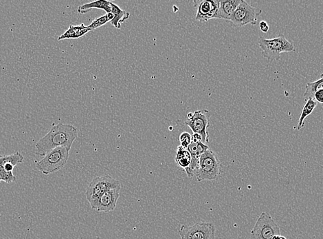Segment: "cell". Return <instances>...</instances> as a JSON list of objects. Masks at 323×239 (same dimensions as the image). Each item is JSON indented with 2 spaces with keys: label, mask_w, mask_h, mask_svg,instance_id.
Listing matches in <instances>:
<instances>
[{
  "label": "cell",
  "mask_w": 323,
  "mask_h": 239,
  "mask_svg": "<svg viewBox=\"0 0 323 239\" xmlns=\"http://www.w3.org/2000/svg\"><path fill=\"white\" fill-rule=\"evenodd\" d=\"M77 137L78 130L75 126L62 123L53 125L50 131L36 144L35 155L44 157L58 147H65L70 151Z\"/></svg>",
  "instance_id": "cell-1"
},
{
  "label": "cell",
  "mask_w": 323,
  "mask_h": 239,
  "mask_svg": "<svg viewBox=\"0 0 323 239\" xmlns=\"http://www.w3.org/2000/svg\"><path fill=\"white\" fill-rule=\"evenodd\" d=\"M257 42L261 49L262 56L270 61L280 60L281 53L295 51L294 43L283 35L273 39L259 37Z\"/></svg>",
  "instance_id": "cell-2"
},
{
  "label": "cell",
  "mask_w": 323,
  "mask_h": 239,
  "mask_svg": "<svg viewBox=\"0 0 323 239\" xmlns=\"http://www.w3.org/2000/svg\"><path fill=\"white\" fill-rule=\"evenodd\" d=\"M220 168L221 164L216 154L208 149L199 157L194 170V176L199 182L213 181L219 176Z\"/></svg>",
  "instance_id": "cell-3"
},
{
  "label": "cell",
  "mask_w": 323,
  "mask_h": 239,
  "mask_svg": "<svg viewBox=\"0 0 323 239\" xmlns=\"http://www.w3.org/2000/svg\"><path fill=\"white\" fill-rule=\"evenodd\" d=\"M69 156V150L65 147L57 148L36 163V168L41 173L49 175L62 170L67 164Z\"/></svg>",
  "instance_id": "cell-4"
},
{
  "label": "cell",
  "mask_w": 323,
  "mask_h": 239,
  "mask_svg": "<svg viewBox=\"0 0 323 239\" xmlns=\"http://www.w3.org/2000/svg\"><path fill=\"white\" fill-rule=\"evenodd\" d=\"M121 186L119 181L110 175L97 176L89 184L85 196L93 210H96L100 197L110 189Z\"/></svg>",
  "instance_id": "cell-5"
},
{
  "label": "cell",
  "mask_w": 323,
  "mask_h": 239,
  "mask_svg": "<svg viewBox=\"0 0 323 239\" xmlns=\"http://www.w3.org/2000/svg\"><path fill=\"white\" fill-rule=\"evenodd\" d=\"M276 235H281L280 227L271 214L262 212L250 232L251 239H272Z\"/></svg>",
  "instance_id": "cell-6"
},
{
  "label": "cell",
  "mask_w": 323,
  "mask_h": 239,
  "mask_svg": "<svg viewBox=\"0 0 323 239\" xmlns=\"http://www.w3.org/2000/svg\"><path fill=\"white\" fill-rule=\"evenodd\" d=\"M261 13V9L253 7L247 2L241 0L240 5L234 12L230 21L235 27H243L248 24L254 26Z\"/></svg>",
  "instance_id": "cell-7"
},
{
  "label": "cell",
  "mask_w": 323,
  "mask_h": 239,
  "mask_svg": "<svg viewBox=\"0 0 323 239\" xmlns=\"http://www.w3.org/2000/svg\"><path fill=\"white\" fill-rule=\"evenodd\" d=\"M210 113L206 110L196 111L187 115L186 124L191 129L193 133L199 134L202 136L203 144L209 141L208 128L210 126Z\"/></svg>",
  "instance_id": "cell-8"
},
{
  "label": "cell",
  "mask_w": 323,
  "mask_h": 239,
  "mask_svg": "<svg viewBox=\"0 0 323 239\" xmlns=\"http://www.w3.org/2000/svg\"><path fill=\"white\" fill-rule=\"evenodd\" d=\"M216 227L211 223H198L193 225H183L180 227L181 239H214Z\"/></svg>",
  "instance_id": "cell-9"
},
{
  "label": "cell",
  "mask_w": 323,
  "mask_h": 239,
  "mask_svg": "<svg viewBox=\"0 0 323 239\" xmlns=\"http://www.w3.org/2000/svg\"><path fill=\"white\" fill-rule=\"evenodd\" d=\"M24 159L20 152L9 155H0V183L1 181L9 184L15 183L16 177L13 174V169L17 165L22 164Z\"/></svg>",
  "instance_id": "cell-10"
},
{
  "label": "cell",
  "mask_w": 323,
  "mask_h": 239,
  "mask_svg": "<svg viewBox=\"0 0 323 239\" xmlns=\"http://www.w3.org/2000/svg\"><path fill=\"white\" fill-rule=\"evenodd\" d=\"M193 3L197 9L195 20L206 22L211 19H218L220 0H195Z\"/></svg>",
  "instance_id": "cell-11"
},
{
  "label": "cell",
  "mask_w": 323,
  "mask_h": 239,
  "mask_svg": "<svg viewBox=\"0 0 323 239\" xmlns=\"http://www.w3.org/2000/svg\"><path fill=\"white\" fill-rule=\"evenodd\" d=\"M121 186L110 189L99 199L96 211L109 212L115 210L120 197Z\"/></svg>",
  "instance_id": "cell-12"
},
{
  "label": "cell",
  "mask_w": 323,
  "mask_h": 239,
  "mask_svg": "<svg viewBox=\"0 0 323 239\" xmlns=\"http://www.w3.org/2000/svg\"><path fill=\"white\" fill-rule=\"evenodd\" d=\"M209 147L206 144H203L202 142H191L189 147H188V151L191 155V166L187 169H186L185 172L187 176L190 178L193 177L194 176V170L197 164L199 157L203 153L208 151Z\"/></svg>",
  "instance_id": "cell-13"
},
{
  "label": "cell",
  "mask_w": 323,
  "mask_h": 239,
  "mask_svg": "<svg viewBox=\"0 0 323 239\" xmlns=\"http://www.w3.org/2000/svg\"><path fill=\"white\" fill-rule=\"evenodd\" d=\"M241 0H222L220 1L218 19L231 20L234 12L240 5Z\"/></svg>",
  "instance_id": "cell-14"
},
{
  "label": "cell",
  "mask_w": 323,
  "mask_h": 239,
  "mask_svg": "<svg viewBox=\"0 0 323 239\" xmlns=\"http://www.w3.org/2000/svg\"><path fill=\"white\" fill-rule=\"evenodd\" d=\"M112 2L107 0H97L92 3L85 4L79 6L77 9V12L80 14H85L90 12L93 9H100L105 11L106 13L112 12Z\"/></svg>",
  "instance_id": "cell-15"
},
{
  "label": "cell",
  "mask_w": 323,
  "mask_h": 239,
  "mask_svg": "<svg viewBox=\"0 0 323 239\" xmlns=\"http://www.w3.org/2000/svg\"><path fill=\"white\" fill-rule=\"evenodd\" d=\"M92 31L88 26L82 24L81 25H70L68 29L58 37V40H64V39H79L83 36L86 35L89 32Z\"/></svg>",
  "instance_id": "cell-16"
},
{
  "label": "cell",
  "mask_w": 323,
  "mask_h": 239,
  "mask_svg": "<svg viewBox=\"0 0 323 239\" xmlns=\"http://www.w3.org/2000/svg\"><path fill=\"white\" fill-rule=\"evenodd\" d=\"M112 13L114 15L113 20L111 21L112 26H115L117 29L121 28V24L128 20L130 16V13L127 11L123 10L119 6L112 3Z\"/></svg>",
  "instance_id": "cell-17"
},
{
  "label": "cell",
  "mask_w": 323,
  "mask_h": 239,
  "mask_svg": "<svg viewBox=\"0 0 323 239\" xmlns=\"http://www.w3.org/2000/svg\"><path fill=\"white\" fill-rule=\"evenodd\" d=\"M191 155L188 150L181 146H178L176 156V161L178 166L186 170L191 166Z\"/></svg>",
  "instance_id": "cell-18"
},
{
  "label": "cell",
  "mask_w": 323,
  "mask_h": 239,
  "mask_svg": "<svg viewBox=\"0 0 323 239\" xmlns=\"http://www.w3.org/2000/svg\"><path fill=\"white\" fill-rule=\"evenodd\" d=\"M316 106L317 102L313 99H309L306 101L303 111H302L301 116H300L299 120H298L297 126L294 129H297L298 130H300L303 128L304 125H305V119L313 113V110L316 109Z\"/></svg>",
  "instance_id": "cell-19"
},
{
  "label": "cell",
  "mask_w": 323,
  "mask_h": 239,
  "mask_svg": "<svg viewBox=\"0 0 323 239\" xmlns=\"http://www.w3.org/2000/svg\"><path fill=\"white\" fill-rule=\"evenodd\" d=\"M323 89V73L320 75L318 80L313 82L307 83L305 86V92L304 93V99L307 101L309 99H313L315 93L319 90Z\"/></svg>",
  "instance_id": "cell-20"
},
{
  "label": "cell",
  "mask_w": 323,
  "mask_h": 239,
  "mask_svg": "<svg viewBox=\"0 0 323 239\" xmlns=\"http://www.w3.org/2000/svg\"><path fill=\"white\" fill-rule=\"evenodd\" d=\"M114 18V15L112 13H106L105 15H102V16L99 17V18L96 19V20L93 21L92 23L88 26L89 28L91 30H95L96 28L101 27L104 26V24H107V22H111Z\"/></svg>",
  "instance_id": "cell-21"
},
{
  "label": "cell",
  "mask_w": 323,
  "mask_h": 239,
  "mask_svg": "<svg viewBox=\"0 0 323 239\" xmlns=\"http://www.w3.org/2000/svg\"><path fill=\"white\" fill-rule=\"evenodd\" d=\"M180 141L181 143L180 146H182L184 149H187L192 142L191 134L187 132H182L180 136Z\"/></svg>",
  "instance_id": "cell-22"
},
{
  "label": "cell",
  "mask_w": 323,
  "mask_h": 239,
  "mask_svg": "<svg viewBox=\"0 0 323 239\" xmlns=\"http://www.w3.org/2000/svg\"><path fill=\"white\" fill-rule=\"evenodd\" d=\"M313 100L317 103L323 104V89L317 91L314 94V97H313Z\"/></svg>",
  "instance_id": "cell-23"
},
{
  "label": "cell",
  "mask_w": 323,
  "mask_h": 239,
  "mask_svg": "<svg viewBox=\"0 0 323 239\" xmlns=\"http://www.w3.org/2000/svg\"><path fill=\"white\" fill-rule=\"evenodd\" d=\"M259 28L260 30H261L263 33H266L269 31V25L265 21H261V22L259 23Z\"/></svg>",
  "instance_id": "cell-24"
},
{
  "label": "cell",
  "mask_w": 323,
  "mask_h": 239,
  "mask_svg": "<svg viewBox=\"0 0 323 239\" xmlns=\"http://www.w3.org/2000/svg\"><path fill=\"white\" fill-rule=\"evenodd\" d=\"M281 235H276V236H273L272 239H281Z\"/></svg>",
  "instance_id": "cell-25"
},
{
  "label": "cell",
  "mask_w": 323,
  "mask_h": 239,
  "mask_svg": "<svg viewBox=\"0 0 323 239\" xmlns=\"http://www.w3.org/2000/svg\"><path fill=\"white\" fill-rule=\"evenodd\" d=\"M281 239H287V238L285 236H281Z\"/></svg>",
  "instance_id": "cell-26"
}]
</instances>
